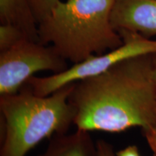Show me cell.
<instances>
[{"label": "cell", "mask_w": 156, "mask_h": 156, "mask_svg": "<svg viewBox=\"0 0 156 156\" xmlns=\"http://www.w3.org/2000/svg\"><path fill=\"white\" fill-rule=\"evenodd\" d=\"M75 83L46 96L24 85L14 94L0 95L3 138L0 156H25L43 140L67 133L75 110L69 102Z\"/></svg>", "instance_id": "cell-2"}, {"label": "cell", "mask_w": 156, "mask_h": 156, "mask_svg": "<svg viewBox=\"0 0 156 156\" xmlns=\"http://www.w3.org/2000/svg\"><path fill=\"white\" fill-rule=\"evenodd\" d=\"M123 44L101 55H93L84 61L73 64L62 73L48 77L33 76L25 86L33 93L46 96L70 83L102 74L119 62L133 56L156 53V41L145 38L137 33L119 30Z\"/></svg>", "instance_id": "cell-4"}, {"label": "cell", "mask_w": 156, "mask_h": 156, "mask_svg": "<svg viewBox=\"0 0 156 156\" xmlns=\"http://www.w3.org/2000/svg\"><path fill=\"white\" fill-rule=\"evenodd\" d=\"M67 61L51 45L29 39L0 51V95L17 93L38 72L62 73L69 68Z\"/></svg>", "instance_id": "cell-5"}, {"label": "cell", "mask_w": 156, "mask_h": 156, "mask_svg": "<svg viewBox=\"0 0 156 156\" xmlns=\"http://www.w3.org/2000/svg\"><path fill=\"white\" fill-rule=\"evenodd\" d=\"M111 22L116 31L129 30L151 38L156 36V0H115Z\"/></svg>", "instance_id": "cell-6"}, {"label": "cell", "mask_w": 156, "mask_h": 156, "mask_svg": "<svg viewBox=\"0 0 156 156\" xmlns=\"http://www.w3.org/2000/svg\"><path fill=\"white\" fill-rule=\"evenodd\" d=\"M95 142L98 156H116V152L112 144L104 140H98Z\"/></svg>", "instance_id": "cell-11"}, {"label": "cell", "mask_w": 156, "mask_h": 156, "mask_svg": "<svg viewBox=\"0 0 156 156\" xmlns=\"http://www.w3.org/2000/svg\"><path fill=\"white\" fill-rule=\"evenodd\" d=\"M143 134L153 152V156H156V126L148 131L144 132Z\"/></svg>", "instance_id": "cell-12"}, {"label": "cell", "mask_w": 156, "mask_h": 156, "mask_svg": "<svg viewBox=\"0 0 156 156\" xmlns=\"http://www.w3.org/2000/svg\"><path fill=\"white\" fill-rule=\"evenodd\" d=\"M116 156H141L137 146L132 145L116 152Z\"/></svg>", "instance_id": "cell-13"}, {"label": "cell", "mask_w": 156, "mask_h": 156, "mask_svg": "<svg viewBox=\"0 0 156 156\" xmlns=\"http://www.w3.org/2000/svg\"><path fill=\"white\" fill-rule=\"evenodd\" d=\"M114 2L115 0L61 1L38 23L39 43L51 44L73 64L122 46V37L111 22Z\"/></svg>", "instance_id": "cell-3"}, {"label": "cell", "mask_w": 156, "mask_h": 156, "mask_svg": "<svg viewBox=\"0 0 156 156\" xmlns=\"http://www.w3.org/2000/svg\"><path fill=\"white\" fill-rule=\"evenodd\" d=\"M0 23L15 25L31 41L39 42L38 23L28 0H0Z\"/></svg>", "instance_id": "cell-8"}, {"label": "cell", "mask_w": 156, "mask_h": 156, "mask_svg": "<svg viewBox=\"0 0 156 156\" xmlns=\"http://www.w3.org/2000/svg\"><path fill=\"white\" fill-rule=\"evenodd\" d=\"M28 36L20 29L11 24L0 25V51H4L13 47Z\"/></svg>", "instance_id": "cell-9"}, {"label": "cell", "mask_w": 156, "mask_h": 156, "mask_svg": "<svg viewBox=\"0 0 156 156\" xmlns=\"http://www.w3.org/2000/svg\"><path fill=\"white\" fill-rule=\"evenodd\" d=\"M153 54L128 58L75 83L69 102L77 129L118 133L135 126L142 132L155 127Z\"/></svg>", "instance_id": "cell-1"}, {"label": "cell", "mask_w": 156, "mask_h": 156, "mask_svg": "<svg viewBox=\"0 0 156 156\" xmlns=\"http://www.w3.org/2000/svg\"><path fill=\"white\" fill-rule=\"evenodd\" d=\"M49 140L39 156H98L96 142L88 131L77 129L73 133L58 134Z\"/></svg>", "instance_id": "cell-7"}, {"label": "cell", "mask_w": 156, "mask_h": 156, "mask_svg": "<svg viewBox=\"0 0 156 156\" xmlns=\"http://www.w3.org/2000/svg\"><path fill=\"white\" fill-rule=\"evenodd\" d=\"M153 78L156 88V53L153 54Z\"/></svg>", "instance_id": "cell-14"}, {"label": "cell", "mask_w": 156, "mask_h": 156, "mask_svg": "<svg viewBox=\"0 0 156 156\" xmlns=\"http://www.w3.org/2000/svg\"><path fill=\"white\" fill-rule=\"evenodd\" d=\"M37 23H40L57 7L61 0H28Z\"/></svg>", "instance_id": "cell-10"}]
</instances>
